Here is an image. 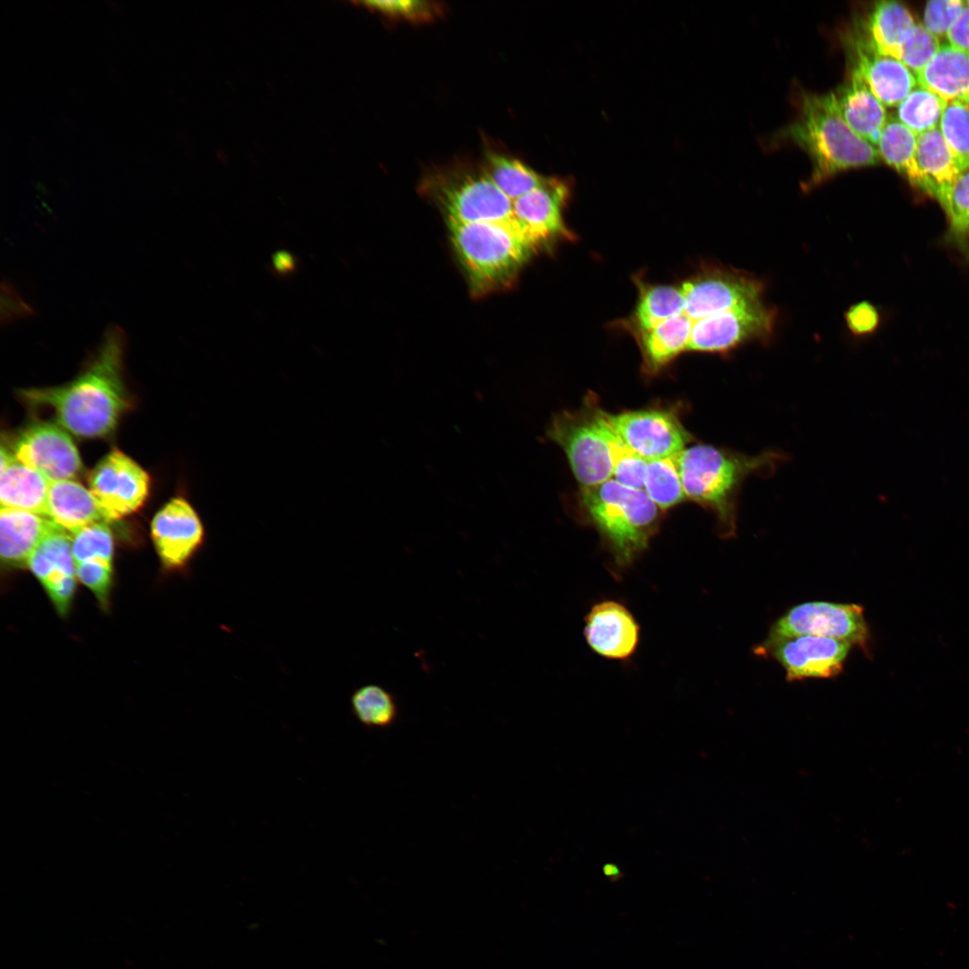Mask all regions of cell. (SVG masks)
<instances>
[{"label": "cell", "mask_w": 969, "mask_h": 969, "mask_svg": "<svg viewBox=\"0 0 969 969\" xmlns=\"http://www.w3.org/2000/svg\"><path fill=\"white\" fill-rule=\"evenodd\" d=\"M96 354L73 380L57 387L20 390L31 405L49 406L64 429L83 438H99L115 429L128 406L123 380L126 336L109 328Z\"/></svg>", "instance_id": "1"}, {"label": "cell", "mask_w": 969, "mask_h": 969, "mask_svg": "<svg viewBox=\"0 0 969 969\" xmlns=\"http://www.w3.org/2000/svg\"><path fill=\"white\" fill-rule=\"evenodd\" d=\"M781 459L782 455L774 451L751 456L707 444L685 448L677 454L685 497L715 513L724 537L736 532L737 497L745 479L773 471Z\"/></svg>", "instance_id": "2"}, {"label": "cell", "mask_w": 969, "mask_h": 969, "mask_svg": "<svg viewBox=\"0 0 969 969\" xmlns=\"http://www.w3.org/2000/svg\"><path fill=\"white\" fill-rule=\"evenodd\" d=\"M581 499L609 553L610 571L619 578L649 546L659 527V508L643 489L615 479L582 487Z\"/></svg>", "instance_id": "3"}, {"label": "cell", "mask_w": 969, "mask_h": 969, "mask_svg": "<svg viewBox=\"0 0 969 969\" xmlns=\"http://www.w3.org/2000/svg\"><path fill=\"white\" fill-rule=\"evenodd\" d=\"M786 136L808 155L811 182L819 183L841 171L875 165L877 148L858 135L838 112L832 92L804 95L799 118Z\"/></svg>", "instance_id": "4"}, {"label": "cell", "mask_w": 969, "mask_h": 969, "mask_svg": "<svg viewBox=\"0 0 969 969\" xmlns=\"http://www.w3.org/2000/svg\"><path fill=\"white\" fill-rule=\"evenodd\" d=\"M454 250L472 293L510 287L534 248L512 216L484 223H448Z\"/></svg>", "instance_id": "5"}, {"label": "cell", "mask_w": 969, "mask_h": 969, "mask_svg": "<svg viewBox=\"0 0 969 969\" xmlns=\"http://www.w3.org/2000/svg\"><path fill=\"white\" fill-rule=\"evenodd\" d=\"M422 188L442 210L448 223L494 222L512 216V201L482 167L432 173L423 179Z\"/></svg>", "instance_id": "6"}, {"label": "cell", "mask_w": 969, "mask_h": 969, "mask_svg": "<svg viewBox=\"0 0 969 969\" xmlns=\"http://www.w3.org/2000/svg\"><path fill=\"white\" fill-rule=\"evenodd\" d=\"M816 635L841 640L859 647L870 656L871 633L858 604L811 601L789 609L771 626L765 641L755 651L782 640Z\"/></svg>", "instance_id": "7"}, {"label": "cell", "mask_w": 969, "mask_h": 969, "mask_svg": "<svg viewBox=\"0 0 969 969\" xmlns=\"http://www.w3.org/2000/svg\"><path fill=\"white\" fill-rule=\"evenodd\" d=\"M547 435L562 447L582 487L598 485L613 476L609 448L598 429L594 408L555 415Z\"/></svg>", "instance_id": "8"}, {"label": "cell", "mask_w": 969, "mask_h": 969, "mask_svg": "<svg viewBox=\"0 0 969 969\" xmlns=\"http://www.w3.org/2000/svg\"><path fill=\"white\" fill-rule=\"evenodd\" d=\"M88 484L109 522L143 505L148 496L150 477L135 461L114 449L91 471Z\"/></svg>", "instance_id": "9"}, {"label": "cell", "mask_w": 969, "mask_h": 969, "mask_svg": "<svg viewBox=\"0 0 969 969\" xmlns=\"http://www.w3.org/2000/svg\"><path fill=\"white\" fill-rule=\"evenodd\" d=\"M13 445L14 458L50 483L72 480L82 470L78 450L61 425L34 423L19 433Z\"/></svg>", "instance_id": "10"}, {"label": "cell", "mask_w": 969, "mask_h": 969, "mask_svg": "<svg viewBox=\"0 0 969 969\" xmlns=\"http://www.w3.org/2000/svg\"><path fill=\"white\" fill-rule=\"evenodd\" d=\"M606 417L625 443L650 461L681 452L690 441L677 416L668 410L646 409Z\"/></svg>", "instance_id": "11"}, {"label": "cell", "mask_w": 969, "mask_h": 969, "mask_svg": "<svg viewBox=\"0 0 969 969\" xmlns=\"http://www.w3.org/2000/svg\"><path fill=\"white\" fill-rule=\"evenodd\" d=\"M773 313L762 301L738 306L693 322L687 350L727 352L772 331Z\"/></svg>", "instance_id": "12"}, {"label": "cell", "mask_w": 969, "mask_h": 969, "mask_svg": "<svg viewBox=\"0 0 969 969\" xmlns=\"http://www.w3.org/2000/svg\"><path fill=\"white\" fill-rule=\"evenodd\" d=\"M151 535L163 566L168 570H179L185 568L204 546L205 528L189 501L178 496L155 514Z\"/></svg>", "instance_id": "13"}, {"label": "cell", "mask_w": 969, "mask_h": 969, "mask_svg": "<svg viewBox=\"0 0 969 969\" xmlns=\"http://www.w3.org/2000/svg\"><path fill=\"white\" fill-rule=\"evenodd\" d=\"M851 644L829 637L801 635L755 651L771 654L784 668L786 680L832 678L840 675Z\"/></svg>", "instance_id": "14"}, {"label": "cell", "mask_w": 969, "mask_h": 969, "mask_svg": "<svg viewBox=\"0 0 969 969\" xmlns=\"http://www.w3.org/2000/svg\"><path fill=\"white\" fill-rule=\"evenodd\" d=\"M685 314L693 322L738 306L760 301L761 284L728 271L705 273L683 283Z\"/></svg>", "instance_id": "15"}, {"label": "cell", "mask_w": 969, "mask_h": 969, "mask_svg": "<svg viewBox=\"0 0 969 969\" xmlns=\"http://www.w3.org/2000/svg\"><path fill=\"white\" fill-rule=\"evenodd\" d=\"M26 567L40 582L57 613L65 615L77 581L71 534L59 527L50 531L33 550Z\"/></svg>", "instance_id": "16"}, {"label": "cell", "mask_w": 969, "mask_h": 969, "mask_svg": "<svg viewBox=\"0 0 969 969\" xmlns=\"http://www.w3.org/2000/svg\"><path fill=\"white\" fill-rule=\"evenodd\" d=\"M848 36L851 72L884 106H897L918 85L915 74L901 61L877 53L858 32Z\"/></svg>", "instance_id": "17"}, {"label": "cell", "mask_w": 969, "mask_h": 969, "mask_svg": "<svg viewBox=\"0 0 969 969\" xmlns=\"http://www.w3.org/2000/svg\"><path fill=\"white\" fill-rule=\"evenodd\" d=\"M584 638L598 655L611 660L629 659L640 642V626L622 603L608 599L598 602L584 619Z\"/></svg>", "instance_id": "18"}, {"label": "cell", "mask_w": 969, "mask_h": 969, "mask_svg": "<svg viewBox=\"0 0 969 969\" xmlns=\"http://www.w3.org/2000/svg\"><path fill=\"white\" fill-rule=\"evenodd\" d=\"M77 580L106 607L113 581L114 539L106 522L84 526L71 534Z\"/></svg>", "instance_id": "19"}, {"label": "cell", "mask_w": 969, "mask_h": 969, "mask_svg": "<svg viewBox=\"0 0 969 969\" xmlns=\"http://www.w3.org/2000/svg\"><path fill=\"white\" fill-rule=\"evenodd\" d=\"M567 187L560 180L546 178L544 182L512 201V218L535 249L558 236H566L562 209Z\"/></svg>", "instance_id": "20"}, {"label": "cell", "mask_w": 969, "mask_h": 969, "mask_svg": "<svg viewBox=\"0 0 969 969\" xmlns=\"http://www.w3.org/2000/svg\"><path fill=\"white\" fill-rule=\"evenodd\" d=\"M58 528L48 518L27 511L0 509V554L2 563L11 568H23L50 531ZM60 528V527H59Z\"/></svg>", "instance_id": "21"}, {"label": "cell", "mask_w": 969, "mask_h": 969, "mask_svg": "<svg viewBox=\"0 0 969 969\" xmlns=\"http://www.w3.org/2000/svg\"><path fill=\"white\" fill-rule=\"evenodd\" d=\"M832 94L838 112L848 126L877 147L888 117L885 106L863 80L851 72L849 80Z\"/></svg>", "instance_id": "22"}, {"label": "cell", "mask_w": 969, "mask_h": 969, "mask_svg": "<svg viewBox=\"0 0 969 969\" xmlns=\"http://www.w3.org/2000/svg\"><path fill=\"white\" fill-rule=\"evenodd\" d=\"M917 83L947 102L969 103V53L943 44L915 75Z\"/></svg>", "instance_id": "23"}, {"label": "cell", "mask_w": 969, "mask_h": 969, "mask_svg": "<svg viewBox=\"0 0 969 969\" xmlns=\"http://www.w3.org/2000/svg\"><path fill=\"white\" fill-rule=\"evenodd\" d=\"M48 518L70 534L89 524L108 522L91 491L74 480L50 483Z\"/></svg>", "instance_id": "24"}, {"label": "cell", "mask_w": 969, "mask_h": 969, "mask_svg": "<svg viewBox=\"0 0 969 969\" xmlns=\"http://www.w3.org/2000/svg\"><path fill=\"white\" fill-rule=\"evenodd\" d=\"M916 157L930 196L945 210L951 188L961 173L938 127L917 135Z\"/></svg>", "instance_id": "25"}, {"label": "cell", "mask_w": 969, "mask_h": 969, "mask_svg": "<svg viewBox=\"0 0 969 969\" xmlns=\"http://www.w3.org/2000/svg\"><path fill=\"white\" fill-rule=\"evenodd\" d=\"M1 507L27 511L48 518L50 482L14 456L0 472Z\"/></svg>", "instance_id": "26"}, {"label": "cell", "mask_w": 969, "mask_h": 969, "mask_svg": "<svg viewBox=\"0 0 969 969\" xmlns=\"http://www.w3.org/2000/svg\"><path fill=\"white\" fill-rule=\"evenodd\" d=\"M915 24L910 12L895 1L878 2L865 24V33H858L877 53L895 58L897 50Z\"/></svg>", "instance_id": "27"}, {"label": "cell", "mask_w": 969, "mask_h": 969, "mask_svg": "<svg viewBox=\"0 0 969 969\" xmlns=\"http://www.w3.org/2000/svg\"><path fill=\"white\" fill-rule=\"evenodd\" d=\"M917 135L895 117L887 118L877 148L880 158L903 174L913 186L930 195V188L916 157Z\"/></svg>", "instance_id": "28"}, {"label": "cell", "mask_w": 969, "mask_h": 969, "mask_svg": "<svg viewBox=\"0 0 969 969\" xmlns=\"http://www.w3.org/2000/svg\"><path fill=\"white\" fill-rule=\"evenodd\" d=\"M692 327L693 320L683 313L642 332V352L648 365L652 369L662 367L686 351Z\"/></svg>", "instance_id": "29"}, {"label": "cell", "mask_w": 969, "mask_h": 969, "mask_svg": "<svg viewBox=\"0 0 969 969\" xmlns=\"http://www.w3.org/2000/svg\"><path fill=\"white\" fill-rule=\"evenodd\" d=\"M482 168L495 186L511 201L535 189L546 179L521 161L496 152L486 153Z\"/></svg>", "instance_id": "30"}, {"label": "cell", "mask_w": 969, "mask_h": 969, "mask_svg": "<svg viewBox=\"0 0 969 969\" xmlns=\"http://www.w3.org/2000/svg\"><path fill=\"white\" fill-rule=\"evenodd\" d=\"M598 429L606 440L613 464L614 479L635 489H643L648 460L633 450L607 421L605 412L594 408Z\"/></svg>", "instance_id": "31"}, {"label": "cell", "mask_w": 969, "mask_h": 969, "mask_svg": "<svg viewBox=\"0 0 969 969\" xmlns=\"http://www.w3.org/2000/svg\"><path fill=\"white\" fill-rule=\"evenodd\" d=\"M685 313V298L681 287L654 285L641 294L634 313L638 331L653 329L666 320Z\"/></svg>", "instance_id": "32"}, {"label": "cell", "mask_w": 969, "mask_h": 969, "mask_svg": "<svg viewBox=\"0 0 969 969\" xmlns=\"http://www.w3.org/2000/svg\"><path fill=\"white\" fill-rule=\"evenodd\" d=\"M354 717L363 726L387 729L395 724L398 707L394 695L384 687L369 684L357 688L351 696Z\"/></svg>", "instance_id": "33"}, {"label": "cell", "mask_w": 969, "mask_h": 969, "mask_svg": "<svg viewBox=\"0 0 969 969\" xmlns=\"http://www.w3.org/2000/svg\"><path fill=\"white\" fill-rule=\"evenodd\" d=\"M946 105L942 98L918 84L897 105L895 118L919 135L938 127Z\"/></svg>", "instance_id": "34"}, {"label": "cell", "mask_w": 969, "mask_h": 969, "mask_svg": "<svg viewBox=\"0 0 969 969\" xmlns=\"http://www.w3.org/2000/svg\"><path fill=\"white\" fill-rule=\"evenodd\" d=\"M643 490L660 509L670 508L685 498L677 454L648 461Z\"/></svg>", "instance_id": "35"}, {"label": "cell", "mask_w": 969, "mask_h": 969, "mask_svg": "<svg viewBox=\"0 0 969 969\" xmlns=\"http://www.w3.org/2000/svg\"><path fill=\"white\" fill-rule=\"evenodd\" d=\"M938 128L960 171L969 169V103L947 102Z\"/></svg>", "instance_id": "36"}, {"label": "cell", "mask_w": 969, "mask_h": 969, "mask_svg": "<svg viewBox=\"0 0 969 969\" xmlns=\"http://www.w3.org/2000/svg\"><path fill=\"white\" fill-rule=\"evenodd\" d=\"M948 218L947 240L966 251L969 238V169L955 181L945 209Z\"/></svg>", "instance_id": "37"}, {"label": "cell", "mask_w": 969, "mask_h": 969, "mask_svg": "<svg viewBox=\"0 0 969 969\" xmlns=\"http://www.w3.org/2000/svg\"><path fill=\"white\" fill-rule=\"evenodd\" d=\"M941 46L939 39L923 24L915 23L901 43L895 59L915 75L930 62Z\"/></svg>", "instance_id": "38"}, {"label": "cell", "mask_w": 969, "mask_h": 969, "mask_svg": "<svg viewBox=\"0 0 969 969\" xmlns=\"http://www.w3.org/2000/svg\"><path fill=\"white\" fill-rule=\"evenodd\" d=\"M362 4L388 17L414 22L430 21L441 12L438 3L425 0L364 1Z\"/></svg>", "instance_id": "39"}, {"label": "cell", "mask_w": 969, "mask_h": 969, "mask_svg": "<svg viewBox=\"0 0 969 969\" xmlns=\"http://www.w3.org/2000/svg\"><path fill=\"white\" fill-rule=\"evenodd\" d=\"M965 5L961 0L929 1L923 13V25L938 39L946 38Z\"/></svg>", "instance_id": "40"}, {"label": "cell", "mask_w": 969, "mask_h": 969, "mask_svg": "<svg viewBox=\"0 0 969 969\" xmlns=\"http://www.w3.org/2000/svg\"><path fill=\"white\" fill-rule=\"evenodd\" d=\"M845 319L849 329L858 336L875 331L879 324L878 311L869 301H860L851 306L846 312Z\"/></svg>", "instance_id": "41"}, {"label": "cell", "mask_w": 969, "mask_h": 969, "mask_svg": "<svg viewBox=\"0 0 969 969\" xmlns=\"http://www.w3.org/2000/svg\"><path fill=\"white\" fill-rule=\"evenodd\" d=\"M946 39L949 45L969 53V5L966 4L947 31Z\"/></svg>", "instance_id": "42"}, {"label": "cell", "mask_w": 969, "mask_h": 969, "mask_svg": "<svg viewBox=\"0 0 969 969\" xmlns=\"http://www.w3.org/2000/svg\"><path fill=\"white\" fill-rule=\"evenodd\" d=\"M603 873L607 877H608L613 882L614 881H618L623 877V874H622L620 869L615 864L611 863V862L610 863H606L603 866Z\"/></svg>", "instance_id": "43"}, {"label": "cell", "mask_w": 969, "mask_h": 969, "mask_svg": "<svg viewBox=\"0 0 969 969\" xmlns=\"http://www.w3.org/2000/svg\"><path fill=\"white\" fill-rule=\"evenodd\" d=\"M965 252L967 253V256L969 258V238H968V244H967V249H966Z\"/></svg>", "instance_id": "44"}, {"label": "cell", "mask_w": 969, "mask_h": 969, "mask_svg": "<svg viewBox=\"0 0 969 969\" xmlns=\"http://www.w3.org/2000/svg\"><path fill=\"white\" fill-rule=\"evenodd\" d=\"M965 4H966L967 5H969V0L965 1Z\"/></svg>", "instance_id": "45"}]
</instances>
